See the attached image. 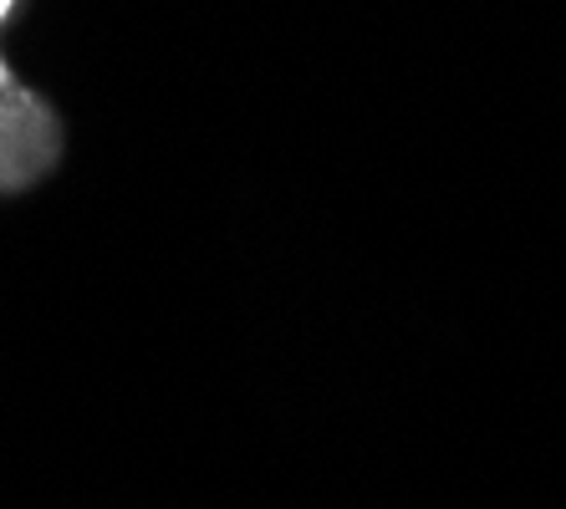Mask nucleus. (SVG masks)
<instances>
[{
  "label": "nucleus",
  "instance_id": "obj_1",
  "mask_svg": "<svg viewBox=\"0 0 566 509\" xmlns=\"http://www.w3.org/2000/svg\"><path fill=\"white\" fill-rule=\"evenodd\" d=\"M56 158V128L46 118V107H36L31 97H6L0 103V183H31L36 173H46V163Z\"/></svg>",
  "mask_w": 566,
  "mask_h": 509
},
{
  "label": "nucleus",
  "instance_id": "obj_2",
  "mask_svg": "<svg viewBox=\"0 0 566 509\" xmlns=\"http://www.w3.org/2000/svg\"><path fill=\"white\" fill-rule=\"evenodd\" d=\"M6 11H11V0H0V15H6Z\"/></svg>",
  "mask_w": 566,
  "mask_h": 509
}]
</instances>
